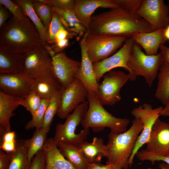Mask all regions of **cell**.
<instances>
[{
  "label": "cell",
  "mask_w": 169,
  "mask_h": 169,
  "mask_svg": "<svg viewBox=\"0 0 169 169\" xmlns=\"http://www.w3.org/2000/svg\"><path fill=\"white\" fill-rule=\"evenodd\" d=\"M163 107L160 106L153 108L151 105L145 103L142 105L132 110L131 114L135 118L140 119L143 125V129L138 136L132 153L129 159L128 164L131 166L134 158L140 148L146 144L149 138L154 125L159 118Z\"/></svg>",
  "instance_id": "9c48e42d"
},
{
  "label": "cell",
  "mask_w": 169,
  "mask_h": 169,
  "mask_svg": "<svg viewBox=\"0 0 169 169\" xmlns=\"http://www.w3.org/2000/svg\"><path fill=\"white\" fill-rule=\"evenodd\" d=\"M145 150L159 156H169V124L158 118L153 127Z\"/></svg>",
  "instance_id": "9a60e30c"
},
{
  "label": "cell",
  "mask_w": 169,
  "mask_h": 169,
  "mask_svg": "<svg viewBox=\"0 0 169 169\" xmlns=\"http://www.w3.org/2000/svg\"><path fill=\"white\" fill-rule=\"evenodd\" d=\"M23 98L6 94L0 91V132L1 138L11 131L10 120L15 115L14 110L22 105Z\"/></svg>",
  "instance_id": "d6986e66"
},
{
  "label": "cell",
  "mask_w": 169,
  "mask_h": 169,
  "mask_svg": "<svg viewBox=\"0 0 169 169\" xmlns=\"http://www.w3.org/2000/svg\"><path fill=\"white\" fill-rule=\"evenodd\" d=\"M74 11L79 20L87 29L92 15L99 8L110 9L119 7L114 0H75Z\"/></svg>",
  "instance_id": "ac0fdd59"
},
{
  "label": "cell",
  "mask_w": 169,
  "mask_h": 169,
  "mask_svg": "<svg viewBox=\"0 0 169 169\" xmlns=\"http://www.w3.org/2000/svg\"><path fill=\"white\" fill-rule=\"evenodd\" d=\"M79 45L81 49V61L77 79L83 84L87 91L95 93L96 95L99 84L94 74L93 64L88 55L85 38L84 36L80 41Z\"/></svg>",
  "instance_id": "e0dca14e"
},
{
  "label": "cell",
  "mask_w": 169,
  "mask_h": 169,
  "mask_svg": "<svg viewBox=\"0 0 169 169\" xmlns=\"http://www.w3.org/2000/svg\"><path fill=\"white\" fill-rule=\"evenodd\" d=\"M71 35H73L65 28L62 29L58 32L56 35L55 42L57 41L68 38V37Z\"/></svg>",
  "instance_id": "7dc6e473"
},
{
  "label": "cell",
  "mask_w": 169,
  "mask_h": 169,
  "mask_svg": "<svg viewBox=\"0 0 169 169\" xmlns=\"http://www.w3.org/2000/svg\"><path fill=\"white\" fill-rule=\"evenodd\" d=\"M164 35L166 40H169V25L164 29Z\"/></svg>",
  "instance_id": "816d5d0a"
},
{
  "label": "cell",
  "mask_w": 169,
  "mask_h": 169,
  "mask_svg": "<svg viewBox=\"0 0 169 169\" xmlns=\"http://www.w3.org/2000/svg\"><path fill=\"white\" fill-rule=\"evenodd\" d=\"M136 14L144 19L153 30L169 25V6L163 0H143Z\"/></svg>",
  "instance_id": "8fae6325"
},
{
  "label": "cell",
  "mask_w": 169,
  "mask_h": 169,
  "mask_svg": "<svg viewBox=\"0 0 169 169\" xmlns=\"http://www.w3.org/2000/svg\"><path fill=\"white\" fill-rule=\"evenodd\" d=\"M120 166L111 164L100 165L96 163H89L87 169H123Z\"/></svg>",
  "instance_id": "60d3db41"
},
{
  "label": "cell",
  "mask_w": 169,
  "mask_h": 169,
  "mask_svg": "<svg viewBox=\"0 0 169 169\" xmlns=\"http://www.w3.org/2000/svg\"><path fill=\"white\" fill-rule=\"evenodd\" d=\"M163 63L160 52L155 55H148L142 51L140 45L134 41L127 65L130 71L129 73L136 77H143L146 83L151 87L157 77Z\"/></svg>",
  "instance_id": "5b68a950"
},
{
  "label": "cell",
  "mask_w": 169,
  "mask_h": 169,
  "mask_svg": "<svg viewBox=\"0 0 169 169\" xmlns=\"http://www.w3.org/2000/svg\"><path fill=\"white\" fill-rule=\"evenodd\" d=\"M64 28L58 15L53 10L52 19L47 32V42L55 44L57 33L60 29Z\"/></svg>",
  "instance_id": "836d02e7"
},
{
  "label": "cell",
  "mask_w": 169,
  "mask_h": 169,
  "mask_svg": "<svg viewBox=\"0 0 169 169\" xmlns=\"http://www.w3.org/2000/svg\"><path fill=\"white\" fill-rule=\"evenodd\" d=\"M11 159L10 154L0 150V169H8Z\"/></svg>",
  "instance_id": "b9f144b4"
},
{
  "label": "cell",
  "mask_w": 169,
  "mask_h": 169,
  "mask_svg": "<svg viewBox=\"0 0 169 169\" xmlns=\"http://www.w3.org/2000/svg\"><path fill=\"white\" fill-rule=\"evenodd\" d=\"M0 4L6 8L14 18L20 20H28L29 18L25 14L21 7L13 1L0 0Z\"/></svg>",
  "instance_id": "d590c367"
},
{
  "label": "cell",
  "mask_w": 169,
  "mask_h": 169,
  "mask_svg": "<svg viewBox=\"0 0 169 169\" xmlns=\"http://www.w3.org/2000/svg\"><path fill=\"white\" fill-rule=\"evenodd\" d=\"M86 98L88 109L81 125L84 128H91L99 131L108 128L110 132L116 133L127 130L130 120L126 118H118L107 111L101 104L96 94L87 91Z\"/></svg>",
  "instance_id": "277c9868"
},
{
  "label": "cell",
  "mask_w": 169,
  "mask_h": 169,
  "mask_svg": "<svg viewBox=\"0 0 169 169\" xmlns=\"http://www.w3.org/2000/svg\"><path fill=\"white\" fill-rule=\"evenodd\" d=\"M164 29H160L149 32L136 33L131 37L135 42L141 46L146 54L149 55L157 54L160 45L167 41L164 35Z\"/></svg>",
  "instance_id": "44dd1931"
},
{
  "label": "cell",
  "mask_w": 169,
  "mask_h": 169,
  "mask_svg": "<svg viewBox=\"0 0 169 169\" xmlns=\"http://www.w3.org/2000/svg\"><path fill=\"white\" fill-rule=\"evenodd\" d=\"M31 21L10 18L0 28V47L25 53L44 46L38 31Z\"/></svg>",
  "instance_id": "7a4b0ae2"
},
{
  "label": "cell",
  "mask_w": 169,
  "mask_h": 169,
  "mask_svg": "<svg viewBox=\"0 0 169 169\" xmlns=\"http://www.w3.org/2000/svg\"><path fill=\"white\" fill-rule=\"evenodd\" d=\"M115 3L131 13L136 14L140 8L143 0H114Z\"/></svg>",
  "instance_id": "74e56055"
},
{
  "label": "cell",
  "mask_w": 169,
  "mask_h": 169,
  "mask_svg": "<svg viewBox=\"0 0 169 169\" xmlns=\"http://www.w3.org/2000/svg\"><path fill=\"white\" fill-rule=\"evenodd\" d=\"M23 73L33 79L53 73L52 58L43 46L24 53Z\"/></svg>",
  "instance_id": "30bf717a"
},
{
  "label": "cell",
  "mask_w": 169,
  "mask_h": 169,
  "mask_svg": "<svg viewBox=\"0 0 169 169\" xmlns=\"http://www.w3.org/2000/svg\"><path fill=\"white\" fill-rule=\"evenodd\" d=\"M63 89L64 88L63 87L59 92L50 100L46 110L42 128L47 133L49 131L54 117L57 114L61 95Z\"/></svg>",
  "instance_id": "4dcf8cb0"
},
{
  "label": "cell",
  "mask_w": 169,
  "mask_h": 169,
  "mask_svg": "<svg viewBox=\"0 0 169 169\" xmlns=\"http://www.w3.org/2000/svg\"><path fill=\"white\" fill-rule=\"evenodd\" d=\"M153 31L143 18L119 6L92 16L86 33L128 38L137 33Z\"/></svg>",
  "instance_id": "6da1fadb"
},
{
  "label": "cell",
  "mask_w": 169,
  "mask_h": 169,
  "mask_svg": "<svg viewBox=\"0 0 169 169\" xmlns=\"http://www.w3.org/2000/svg\"><path fill=\"white\" fill-rule=\"evenodd\" d=\"M24 54L0 47V74L23 73Z\"/></svg>",
  "instance_id": "603a6c76"
},
{
  "label": "cell",
  "mask_w": 169,
  "mask_h": 169,
  "mask_svg": "<svg viewBox=\"0 0 169 169\" xmlns=\"http://www.w3.org/2000/svg\"><path fill=\"white\" fill-rule=\"evenodd\" d=\"M160 50L163 62L169 64V47H167L164 44H161L159 49Z\"/></svg>",
  "instance_id": "f6af8a7d"
},
{
  "label": "cell",
  "mask_w": 169,
  "mask_h": 169,
  "mask_svg": "<svg viewBox=\"0 0 169 169\" xmlns=\"http://www.w3.org/2000/svg\"><path fill=\"white\" fill-rule=\"evenodd\" d=\"M17 141H2L0 144V149L7 153L10 154L16 150Z\"/></svg>",
  "instance_id": "7bdbcfd3"
},
{
  "label": "cell",
  "mask_w": 169,
  "mask_h": 169,
  "mask_svg": "<svg viewBox=\"0 0 169 169\" xmlns=\"http://www.w3.org/2000/svg\"><path fill=\"white\" fill-rule=\"evenodd\" d=\"M88 107V101L79 105L63 123L56 125L53 139L56 144L65 143L78 145L84 141L89 133V128H84L78 133L76 130L84 119Z\"/></svg>",
  "instance_id": "8992f818"
},
{
  "label": "cell",
  "mask_w": 169,
  "mask_h": 169,
  "mask_svg": "<svg viewBox=\"0 0 169 169\" xmlns=\"http://www.w3.org/2000/svg\"><path fill=\"white\" fill-rule=\"evenodd\" d=\"M50 100L42 99L39 108L32 116V119L25 125L24 128L26 130L42 127L44 114L49 103Z\"/></svg>",
  "instance_id": "d6a6232c"
},
{
  "label": "cell",
  "mask_w": 169,
  "mask_h": 169,
  "mask_svg": "<svg viewBox=\"0 0 169 169\" xmlns=\"http://www.w3.org/2000/svg\"><path fill=\"white\" fill-rule=\"evenodd\" d=\"M87 90L78 79L65 88L61 95L56 115L61 119L66 118L71 112L84 102Z\"/></svg>",
  "instance_id": "7c38bea8"
},
{
  "label": "cell",
  "mask_w": 169,
  "mask_h": 169,
  "mask_svg": "<svg viewBox=\"0 0 169 169\" xmlns=\"http://www.w3.org/2000/svg\"><path fill=\"white\" fill-rule=\"evenodd\" d=\"M13 1L21 7L25 14L32 21L39 33L44 46L47 45V30L36 13L32 0H15Z\"/></svg>",
  "instance_id": "4316f807"
},
{
  "label": "cell",
  "mask_w": 169,
  "mask_h": 169,
  "mask_svg": "<svg viewBox=\"0 0 169 169\" xmlns=\"http://www.w3.org/2000/svg\"><path fill=\"white\" fill-rule=\"evenodd\" d=\"M134 43L131 37L128 38L120 49L114 54L102 61L93 64L94 74L98 83L105 74L116 68H123L130 73L127 64Z\"/></svg>",
  "instance_id": "4fadbf2b"
},
{
  "label": "cell",
  "mask_w": 169,
  "mask_h": 169,
  "mask_svg": "<svg viewBox=\"0 0 169 169\" xmlns=\"http://www.w3.org/2000/svg\"><path fill=\"white\" fill-rule=\"evenodd\" d=\"M136 156L141 161H149L152 164L156 161H162L169 165V156L164 157L155 156L146 151L145 149L139 151Z\"/></svg>",
  "instance_id": "f35d334b"
},
{
  "label": "cell",
  "mask_w": 169,
  "mask_h": 169,
  "mask_svg": "<svg viewBox=\"0 0 169 169\" xmlns=\"http://www.w3.org/2000/svg\"><path fill=\"white\" fill-rule=\"evenodd\" d=\"M42 99L37 93L32 91L23 98V106L33 116L40 106Z\"/></svg>",
  "instance_id": "e575fe53"
},
{
  "label": "cell",
  "mask_w": 169,
  "mask_h": 169,
  "mask_svg": "<svg viewBox=\"0 0 169 169\" xmlns=\"http://www.w3.org/2000/svg\"><path fill=\"white\" fill-rule=\"evenodd\" d=\"M33 80L23 73L0 74V91L24 98L32 91Z\"/></svg>",
  "instance_id": "2e32d148"
},
{
  "label": "cell",
  "mask_w": 169,
  "mask_h": 169,
  "mask_svg": "<svg viewBox=\"0 0 169 169\" xmlns=\"http://www.w3.org/2000/svg\"><path fill=\"white\" fill-rule=\"evenodd\" d=\"M84 156L90 163L101 161L106 155V146L103 140L94 137L92 142L84 141L78 145Z\"/></svg>",
  "instance_id": "cb8c5ba5"
},
{
  "label": "cell",
  "mask_w": 169,
  "mask_h": 169,
  "mask_svg": "<svg viewBox=\"0 0 169 169\" xmlns=\"http://www.w3.org/2000/svg\"><path fill=\"white\" fill-rule=\"evenodd\" d=\"M47 133L42 127L36 129L32 138L26 140L28 159L30 163L34 156L43 149L47 139Z\"/></svg>",
  "instance_id": "f546056e"
},
{
  "label": "cell",
  "mask_w": 169,
  "mask_h": 169,
  "mask_svg": "<svg viewBox=\"0 0 169 169\" xmlns=\"http://www.w3.org/2000/svg\"><path fill=\"white\" fill-rule=\"evenodd\" d=\"M88 56L93 64L102 61L114 54L128 38L100 34L84 35Z\"/></svg>",
  "instance_id": "52a82bcc"
},
{
  "label": "cell",
  "mask_w": 169,
  "mask_h": 169,
  "mask_svg": "<svg viewBox=\"0 0 169 169\" xmlns=\"http://www.w3.org/2000/svg\"><path fill=\"white\" fill-rule=\"evenodd\" d=\"M165 105V107H163L161 112L160 116L161 115L163 116H169V99Z\"/></svg>",
  "instance_id": "681fc988"
},
{
  "label": "cell",
  "mask_w": 169,
  "mask_h": 169,
  "mask_svg": "<svg viewBox=\"0 0 169 169\" xmlns=\"http://www.w3.org/2000/svg\"><path fill=\"white\" fill-rule=\"evenodd\" d=\"M55 44L57 49L56 51L59 52L68 46L69 44L68 39L66 38L56 41Z\"/></svg>",
  "instance_id": "c3c4849f"
},
{
  "label": "cell",
  "mask_w": 169,
  "mask_h": 169,
  "mask_svg": "<svg viewBox=\"0 0 169 169\" xmlns=\"http://www.w3.org/2000/svg\"><path fill=\"white\" fill-rule=\"evenodd\" d=\"M10 161L8 169H28L30 163L28 159L26 140H17L16 149L10 154Z\"/></svg>",
  "instance_id": "83f0119b"
},
{
  "label": "cell",
  "mask_w": 169,
  "mask_h": 169,
  "mask_svg": "<svg viewBox=\"0 0 169 169\" xmlns=\"http://www.w3.org/2000/svg\"><path fill=\"white\" fill-rule=\"evenodd\" d=\"M58 15L65 28L79 39L85 33L87 29L77 18L75 11H64L52 8Z\"/></svg>",
  "instance_id": "d4e9b609"
},
{
  "label": "cell",
  "mask_w": 169,
  "mask_h": 169,
  "mask_svg": "<svg viewBox=\"0 0 169 169\" xmlns=\"http://www.w3.org/2000/svg\"><path fill=\"white\" fill-rule=\"evenodd\" d=\"M143 129L141 120L135 118L130 127L125 131L119 133L110 132L106 144V164L119 165L124 169H128L129 159Z\"/></svg>",
  "instance_id": "3957f363"
},
{
  "label": "cell",
  "mask_w": 169,
  "mask_h": 169,
  "mask_svg": "<svg viewBox=\"0 0 169 169\" xmlns=\"http://www.w3.org/2000/svg\"><path fill=\"white\" fill-rule=\"evenodd\" d=\"M52 8L62 10L74 11L75 0H43Z\"/></svg>",
  "instance_id": "8d00e7d4"
},
{
  "label": "cell",
  "mask_w": 169,
  "mask_h": 169,
  "mask_svg": "<svg viewBox=\"0 0 169 169\" xmlns=\"http://www.w3.org/2000/svg\"><path fill=\"white\" fill-rule=\"evenodd\" d=\"M33 80L32 91L37 93L42 99L50 100L63 88L53 73Z\"/></svg>",
  "instance_id": "7402d4cb"
},
{
  "label": "cell",
  "mask_w": 169,
  "mask_h": 169,
  "mask_svg": "<svg viewBox=\"0 0 169 169\" xmlns=\"http://www.w3.org/2000/svg\"><path fill=\"white\" fill-rule=\"evenodd\" d=\"M28 169H45V161L43 150L33 158Z\"/></svg>",
  "instance_id": "ab89813d"
},
{
  "label": "cell",
  "mask_w": 169,
  "mask_h": 169,
  "mask_svg": "<svg viewBox=\"0 0 169 169\" xmlns=\"http://www.w3.org/2000/svg\"><path fill=\"white\" fill-rule=\"evenodd\" d=\"M102 78L96 95L103 105H112L121 100V88L129 80H135L136 76L122 71L113 70L105 74Z\"/></svg>",
  "instance_id": "ba28073f"
},
{
  "label": "cell",
  "mask_w": 169,
  "mask_h": 169,
  "mask_svg": "<svg viewBox=\"0 0 169 169\" xmlns=\"http://www.w3.org/2000/svg\"><path fill=\"white\" fill-rule=\"evenodd\" d=\"M52 59L54 74L62 87L65 88L76 79L80 62L69 58L64 52L56 54Z\"/></svg>",
  "instance_id": "5bb4252c"
},
{
  "label": "cell",
  "mask_w": 169,
  "mask_h": 169,
  "mask_svg": "<svg viewBox=\"0 0 169 169\" xmlns=\"http://www.w3.org/2000/svg\"><path fill=\"white\" fill-rule=\"evenodd\" d=\"M8 11L4 6L0 4V28L7 22L9 17Z\"/></svg>",
  "instance_id": "ee69618b"
},
{
  "label": "cell",
  "mask_w": 169,
  "mask_h": 169,
  "mask_svg": "<svg viewBox=\"0 0 169 169\" xmlns=\"http://www.w3.org/2000/svg\"><path fill=\"white\" fill-rule=\"evenodd\" d=\"M43 151L45 169H77L61 154L53 138L47 139Z\"/></svg>",
  "instance_id": "ffe728a7"
},
{
  "label": "cell",
  "mask_w": 169,
  "mask_h": 169,
  "mask_svg": "<svg viewBox=\"0 0 169 169\" xmlns=\"http://www.w3.org/2000/svg\"><path fill=\"white\" fill-rule=\"evenodd\" d=\"M65 158L77 169H87L89 163L78 145L59 143L56 144Z\"/></svg>",
  "instance_id": "484cf974"
},
{
  "label": "cell",
  "mask_w": 169,
  "mask_h": 169,
  "mask_svg": "<svg viewBox=\"0 0 169 169\" xmlns=\"http://www.w3.org/2000/svg\"><path fill=\"white\" fill-rule=\"evenodd\" d=\"M160 169H169V165L165 163H161L159 166ZM147 169H153L151 167H148Z\"/></svg>",
  "instance_id": "f907efd6"
},
{
  "label": "cell",
  "mask_w": 169,
  "mask_h": 169,
  "mask_svg": "<svg viewBox=\"0 0 169 169\" xmlns=\"http://www.w3.org/2000/svg\"><path fill=\"white\" fill-rule=\"evenodd\" d=\"M16 134L14 131H10L6 132L4 134L1 138V142H11L15 141L17 140L15 139Z\"/></svg>",
  "instance_id": "bcb514c9"
},
{
  "label": "cell",
  "mask_w": 169,
  "mask_h": 169,
  "mask_svg": "<svg viewBox=\"0 0 169 169\" xmlns=\"http://www.w3.org/2000/svg\"><path fill=\"white\" fill-rule=\"evenodd\" d=\"M33 8L48 31L52 17V8L43 0H32Z\"/></svg>",
  "instance_id": "1f68e13d"
},
{
  "label": "cell",
  "mask_w": 169,
  "mask_h": 169,
  "mask_svg": "<svg viewBox=\"0 0 169 169\" xmlns=\"http://www.w3.org/2000/svg\"></svg>",
  "instance_id": "f5cc1de1"
},
{
  "label": "cell",
  "mask_w": 169,
  "mask_h": 169,
  "mask_svg": "<svg viewBox=\"0 0 169 169\" xmlns=\"http://www.w3.org/2000/svg\"><path fill=\"white\" fill-rule=\"evenodd\" d=\"M155 96L164 105L169 99V64L163 62L157 75Z\"/></svg>",
  "instance_id": "f1b7e54d"
}]
</instances>
